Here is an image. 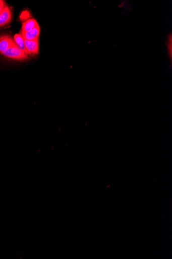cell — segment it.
<instances>
[{
  "instance_id": "6da1fadb",
  "label": "cell",
  "mask_w": 172,
  "mask_h": 259,
  "mask_svg": "<svg viewBox=\"0 0 172 259\" xmlns=\"http://www.w3.org/2000/svg\"><path fill=\"white\" fill-rule=\"evenodd\" d=\"M3 55L6 57L17 60H24L28 58V55L18 49L16 44L11 47Z\"/></svg>"
},
{
  "instance_id": "7a4b0ae2",
  "label": "cell",
  "mask_w": 172,
  "mask_h": 259,
  "mask_svg": "<svg viewBox=\"0 0 172 259\" xmlns=\"http://www.w3.org/2000/svg\"><path fill=\"white\" fill-rule=\"evenodd\" d=\"M14 45H15L14 40L10 35L0 36V53L2 54Z\"/></svg>"
},
{
  "instance_id": "3957f363",
  "label": "cell",
  "mask_w": 172,
  "mask_h": 259,
  "mask_svg": "<svg viewBox=\"0 0 172 259\" xmlns=\"http://www.w3.org/2000/svg\"><path fill=\"white\" fill-rule=\"evenodd\" d=\"M12 14L11 9L6 6L3 11L0 14V27L6 26L12 21Z\"/></svg>"
},
{
  "instance_id": "277c9868",
  "label": "cell",
  "mask_w": 172,
  "mask_h": 259,
  "mask_svg": "<svg viewBox=\"0 0 172 259\" xmlns=\"http://www.w3.org/2000/svg\"><path fill=\"white\" fill-rule=\"evenodd\" d=\"M26 51L28 55H36L39 51L38 40H24Z\"/></svg>"
},
{
  "instance_id": "5b68a950",
  "label": "cell",
  "mask_w": 172,
  "mask_h": 259,
  "mask_svg": "<svg viewBox=\"0 0 172 259\" xmlns=\"http://www.w3.org/2000/svg\"><path fill=\"white\" fill-rule=\"evenodd\" d=\"M40 29V27L37 26L35 28L32 30L27 32H21L24 40H38Z\"/></svg>"
},
{
  "instance_id": "8992f818",
  "label": "cell",
  "mask_w": 172,
  "mask_h": 259,
  "mask_svg": "<svg viewBox=\"0 0 172 259\" xmlns=\"http://www.w3.org/2000/svg\"><path fill=\"white\" fill-rule=\"evenodd\" d=\"M38 26V23L34 19H29L23 23L21 32H29Z\"/></svg>"
},
{
  "instance_id": "52a82bcc",
  "label": "cell",
  "mask_w": 172,
  "mask_h": 259,
  "mask_svg": "<svg viewBox=\"0 0 172 259\" xmlns=\"http://www.w3.org/2000/svg\"><path fill=\"white\" fill-rule=\"evenodd\" d=\"M14 40L18 48L26 53L25 42H24V39L23 38L21 33H20V34H16L14 36Z\"/></svg>"
},
{
  "instance_id": "ba28073f",
  "label": "cell",
  "mask_w": 172,
  "mask_h": 259,
  "mask_svg": "<svg viewBox=\"0 0 172 259\" xmlns=\"http://www.w3.org/2000/svg\"><path fill=\"white\" fill-rule=\"evenodd\" d=\"M168 40L169 42H168V52H169L170 55L169 56H171V36H170V37L168 39Z\"/></svg>"
},
{
  "instance_id": "9c48e42d",
  "label": "cell",
  "mask_w": 172,
  "mask_h": 259,
  "mask_svg": "<svg viewBox=\"0 0 172 259\" xmlns=\"http://www.w3.org/2000/svg\"><path fill=\"white\" fill-rule=\"evenodd\" d=\"M6 6L4 2L0 0V14L3 11Z\"/></svg>"
}]
</instances>
